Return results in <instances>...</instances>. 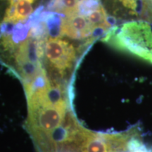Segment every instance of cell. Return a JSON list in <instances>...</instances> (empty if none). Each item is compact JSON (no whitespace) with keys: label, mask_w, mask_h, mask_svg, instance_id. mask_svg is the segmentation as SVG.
<instances>
[{"label":"cell","mask_w":152,"mask_h":152,"mask_svg":"<svg viewBox=\"0 0 152 152\" xmlns=\"http://www.w3.org/2000/svg\"><path fill=\"white\" fill-rule=\"evenodd\" d=\"M34 0H18L14 5H9L6 9L1 23H14L23 20L33 11Z\"/></svg>","instance_id":"5"},{"label":"cell","mask_w":152,"mask_h":152,"mask_svg":"<svg viewBox=\"0 0 152 152\" xmlns=\"http://www.w3.org/2000/svg\"><path fill=\"white\" fill-rule=\"evenodd\" d=\"M102 40L152 64V29L148 23H125L111 29Z\"/></svg>","instance_id":"2"},{"label":"cell","mask_w":152,"mask_h":152,"mask_svg":"<svg viewBox=\"0 0 152 152\" xmlns=\"http://www.w3.org/2000/svg\"><path fill=\"white\" fill-rule=\"evenodd\" d=\"M45 55L50 67L61 77L71 71L76 60V50L73 45L58 37H49L46 41Z\"/></svg>","instance_id":"3"},{"label":"cell","mask_w":152,"mask_h":152,"mask_svg":"<svg viewBox=\"0 0 152 152\" xmlns=\"http://www.w3.org/2000/svg\"><path fill=\"white\" fill-rule=\"evenodd\" d=\"M78 0H55L52 8L66 16L79 14Z\"/></svg>","instance_id":"6"},{"label":"cell","mask_w":152,"mask_h":152,"mask_svg":"<svg viewBox=\"0 0 152 152\" xmlns=\"http://www.w3.org/2000/svg\"><path fill=\"white\" fill-rule=\"evenodd\" d=\"M28 115L26 129L39 152H64L80 126L70 109L64 87L49 80L45 69L25 85Z\"/></svg>","instance_id":"1"},{"label":"cell","mask_w":152,"mask_h":152,"mask_svg":"<svg viewBox=\"0 0 152 152\" xmlns=\"http://www.w3.org/2000/svg\"><path fill=\"white\" fill-rule=\"evenodd\" d=\"M94 28L83 15H72L62 19L61 35H66L72 39H89Z\"/></svg>","instance_id":"4"},{"label":"cell","mask_w":152,"mask_h":152,"mask_svg":"<svg viewBox=\"0 0 152 152\" xmlns=\"http://www.w3.org/2000/svg\"><path fill=\"white\" fill-rule=\"evenodd\" d=\"M47 27L49 35L52 38H57L61 35V23L59 16H52L47 19Z\"/></svg>","instance_id":"7"}]
</instances>
